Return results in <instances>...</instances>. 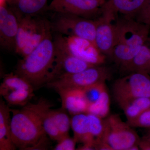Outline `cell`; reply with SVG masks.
I'll use <instances>...</instances> for the list:
<instances>
[{"mask_svg": "<svg viewBox=\"0 0 150 150\" xmlns=\"http://www.w3.org/2000/svg\"><path fill=\"white\" fill-rule=\"evenodd\" d=\"M34 90L16 91L10 92L2 96L5 101L12 105L25 106L34 96Z\"/></svg>", "mask_w": 150, "mask_h": 150, "instance_id": "cell-25", "label": "cell"}, {"mask_svg": "<svg viewBox=\"0 0 150 150\" xmlns=\"http://www.w3.org/2000/svg\"><path fill=\"white\" fill-rule=\"evenodd\" d=\"M126 150H140V149L139 146L137 145V146H135L133 147Z\"/></svg>", "mask_w": 150, "mask_h": 150, "instance_id": "cell-37", "label": "cell"}, {"mask_svg": "<svg viewBox=\"0 0 150 150\" xmlns=\"http://www.w3.org/2000/svg\"><path fill=\"white\" fill-rule=\"evenodd\" d=\"M146 0H108L102 8V13L115 16L118 14L134 18L141 10Z\"/></svg>", "mask_w": 150, "mask_h": 150, "instance_id": "cell-17", "label": "cell"}, {"mask_svg": "<svg viewBox=\"0 0 150 150\" xmlns=\"http://www.w3.org/2000/svg\"><path fill=\"white\" fill-rule=\"evenodd\" d=\"M122 70L129 74L141 73L150 74V48L146 43Z\"/></svg>", "mask_w": 150, "mask_h": 150, "instance_id": "cell-20", "label": "cell"}, {"mask_svg": "<svg viewBox=\"0 0 150 150\" xmlns=\"http://www.w3.org/2000/svg\"><path fill=\"white\" fill-rule=\"evenodd\" d=\"M149 132H150V131H149Z\"/></svg>", "mask_w": 150, "mask_h": 150, "instance_id": "cell-39", "label": "cell"}, {"mask_svg": "<svg viewBox=\"0 0 150 150\" xmlns=\"http://www.w3.org/2000/svg\"><path fill=\"white\" fill-rule=\"evenodd\" d=\"M110 77V71L107 68L95 66L80 72L59 77L45 86L56 91L68 89H83L98 83L105 82Z\"/></svg>", "mask_w": 150, "mask_h": 150, "instance_id": "cell-6", "label": "cell"}, {"mask_svg": "<svg viewBox=\"0 0 150 150\" xmlns=\"http://www.w3.org/2000/svg\"><path fill=\"white\" fill-rule=\"evenodd\" d=\"M104 134L102 142L113 150H126L139 145L140 139L129 124L117 115L104 120Z\"/></svg>", "mask_w": 150, "mask_h": 150, "instance_id": "cell-4", "label": "cell"}, {"mask_svg": "<svg viewBox=\"0 0 150 150\" xmlns=\"http://www.w3.org/2000/svg\"><path fill=\"white\" fill-rule=\"evenodd\" d=\"M18 20L16 16L7 4H0V45L8 51L15 52Z\"/></svg>", "mask_w": 150, "mask_h": 150, "instance_id": "cell-12", "label": "cell"}, {"mask_svg": "<svg viewBox=\"0 0 150 150\" xmlns=\"http://www.w3.org/2000/svg\"><path fill=\"white\" fill-rule=\"evenodd\" d=\"M124 112L128 122L136 119L150 107V98H137L118 103Z\"/></svg>", "mask_w": 150, "mask_h": 150, "instance_id": "cell-21", "label": "cell"}, {"mask_svg": "<svg viewBox=\"0 0 150 150\" xmlns=\"http://www.w3.org/2000/svg\"><path fill=\"white\" fill-rule=\"evenodd\" d=\"M53 37L55 44V58L47 83L64 75L80 72L95 67L71 54L65 47L61 35L56 33Z\"/></svg>", "mask_w": 150, "mask_h": 150, "instance_id": "cell-8", "label": "cell"}, {"mask_svg": "<svg viewBox=\"0 0 150 150\" xmlns=\"http://www.w3.org/2000/svg\"><path fill=\"white\" fill-rule=\"evenodd\" d=\"M131 127L150 129V107L144 111L136 119L128 122Z\"/></svg>", "mask_w": 150, "mask_h": 150, "instance_id": "cell-29", "label": "cell"}, {"mask_svg": "<svg viewBox=\"0 0 150 150\" xmlns=\"http://www.w3.org/2000/svg\"><path fill=\"white\" fill-rule=\"evenodd\" d=\"M87 115L89 134L94 147L97 144L102 142L104 134V120L91 113H87Z\"/></svg>", "mask_w": 150, "mask_h": 150, "instance_id": "cell-24", "label": "cell"}, {"mask_svg": "<svg viewBox=\"0 0 150 150\" xmlns=\"http://www.w3.org/2000/svg\"><path fill=\"white\" fill-rule=\"evenodd\" d=\"M117 16L103 12L95 19L96 26L95 42L105 56H111L116 43L115 20Z\"/></svg>", "mask_w": 150, "mask_h": 150, "instance_id": "cell-11", "label": "cell"}, {"mask_svg": "<svg viewBox=\"0 0 150 150\" xmlns=\"http://www.w3.org/2000/svg\"><path fill=\"white\" fill-rule=\"evenodd\" d=\"M76 143L74 138L69 136L57 142L53 150H75Z\"/></svg>", "mask_w": 150, "mask_h": 150, "instance_id": "cell-31", "label": "cell"}, {"mask_svg": "<svg viewBox=\"0 0 150 150\" xmlns=\"http://www.w3.org/2000/svg\"><path fill=\"white\" fill-rule=\"evenodd\" d=\"M105 0H53L47 11L72 15L89 19L100 16Z\"/></svg>", "mask_w": 150, "mask_h": 150, "instance_id": "cell-9", "label": "cell"}, {"mask_svg": "<svg viewBox=\"0 0 150 150\" xmlns=\"http://www.w3.org/2000/svg\"><path fill=\"white\" fill-rule=\"evenodd\" d=\"M140 150H150V144L144 139L140 140L139 145Z\"/></svg>", "mask_w": 150, "mask_h": 150, "instance_id": "cell-33", "label": "cell"}, {"mask_svg": "<svg viewBox=\"0 0 150 150\" xmlns=\"http://www.w3.org/2000/svg\"><path fill=\"white\" fill-rule=\"evenodd\" d=\"M28 90H34V88L26 80L15 73L7 74L3 78L0 86L1 96L10 92Z\"/></svg>", "mask_w": 150, "mask_h": 150, "instance_id": "cell-22", "label": "cell"}, {"mask_svg": "<svg viewBox=\"0 0 150 150\" xmlns=\"http://www.w3.org/2000/svg\"><path fill=\"white\" fill-rule=\"evenodd\" d=\"M106 90L105 82L98 83L83 88L85 96L89 105L97 101Z\"/></svg>", "mask_w": 150, "mask_h": 150, "instance_id": "cell-28", "label": "cell"}, {"mask_svg": "<svg viewBox=\"0 0 150 150\" xmlns=\"http://www.w3.org/2000/svg\"><path fill=\"white\" fill-rule=\"evenodd\" d=\"M94 148L96 150H113L103 142L97 144Z\"/></svg>", "mask_w": 150, "mask_h": 150, "instance_id": "cell-34", "label": "cell"}, {"mask_svg": "<svg viewBox=\"0 0 150 150\" xmlns=\"http://www.w3.org/2000/svg\"><path fill=\"white\" fill-rule=\"evenodd\" d=\"M113 96L117 103L137 98H150L149 75L132 73L115 81L112 87Z\"/></svg>", "mask_w": 150, "mask_h": 150, "instance_id": "cell-7", "label": "cell"}, {"mask_svg": "<svg viewBox=\"0 0 150 150\" xmlns=\"http://www.w3.org/2000/svg\"><path fill=\"white\" fill-rule=\"evenodd\" d=\"M11 109L3 99L0 100V150H17L11 131Z\"/></svg>", "mask_w": 150, "mask_h": 150, "instance_id": "cell-18", "label": "cell"}, {"mask_svg": "<svg viewBox=\"0 0 150 150\" xmlns=\"http://www.w3.org/2000/svg\"><path fill=\"white\" fill-rule=\"evenodd\" d=\"M55 51L51 32L31 53L18 61L14 73L28 81L34 89L45 86L53 68Z\"/></svg>", "mask_w": 150, "mask_h": 150, "instance_id": "cell-1", "label": "cell"}, {"mask_svg": "<svg viewBox=\"0 0 150 150\" xmlns=\"http://www.w3.org/2000/svg\"><path fill=\"white\" fill-rule=\"evenodd\" d=\"M71 127L74 133V139L76 142L82 143L85 146L93 147L89 134L87 113L73 115L71 119Z\"/></svg>", "mask_w": 150, "mask_h": 150, "instance_id": "cell-19", "label": "cell"}, {"mask_svg": "<svg viewBox=\"0 0 150 150\" xmlns=\"http://www.w3.org/2000/svg\"><path fill=\"white\" fill-rule=\"evenodd\" d=\"M54 13L50 20L52 33L64 36L82 38L95 43V19L67 14Z\"/></svg>", "mask_w": 150, "mask_h": 150, "instance_id": "cell-3", "label": "cell"}, {"mask_svg": "<svg viewBox=\"0 0 150 150\" xmlns=\"http://www.w3.org/2000/svg\"><path fill=\"white\" fill-rule=\"evenodd\" d=\"M61 35L65 47L74 56L94 66H100L105 62V56L92 41L76 36Z\"/></svg>", "mask_w": 150, "mask_h": 150, "instance_id": "cell-10", "label": "cell"}, {"mask_svg": "<svg viewBox=\"0 0 150 150\" xmlns=\"http://www.w3.org/2000/svg\"><path fill=\"white\" fill-rule=\"evenodd\" d=\"M34 17L25 16L18 18V27L17 34L15 53L21 55L29 39L32 31Z\"/></svg>", "mask_w": 150, "mask_h": 150, "instance_id": "cell-23", "label": "cell"}, {"mask_svg": "<svg viewBox=\"0 0 150 150\" xmlns=\"http://www.w3.org/2000/svg\"><path fill=\"white\" fill-rule=\"evenodd\" d=\"M7 4L18 18L25 16H39L47 11L48 0H6Z\"/></svg>", "mask_w": 150, "mask_h": 150, "instance_id": "cell-15", "label": "cell"}, {"mask_svg": "<svg viewBox=\"0 0 150 150\" xmlns=\"http://www.w3.org/2000/svg\"><path fill=\"white\" fill-rule=\"evenodd\" d=\"M93 147L88 146H85L79 150H96L95 149H94Z\"/></svg>", "mask_w": 150, "mask_h": 150, "instance_id": "cell-36", "label": "cell"}, {"mask_svg": "<svg viewBox=\"0 0 150 150\" xmlns=\"http://www.w3.org/2000/svg\"><path fill=\"white\" fill-rule=\"evenodd\" d=\"M62 100V108L73 115L87 113L88 103L83 89H62L56 91Z\"/></svg>", "mask_w": 150, "mask_h": 150, "instance_id": "cell-13", "label": "cell"}, {"mask_svg": "<svg viewBox=\"0 0 150 150\" xmlns=\"http://www.w3.org/2000/svg\"><path fill=\"white\" fill-rule=\"evenodd\" d=\"M116 44L138 53L149 38L150 25L131 17L117 16L115 20Z\"/></svg>", "mask_w": 150, "mask_h": 150, "instance_id": "cell-5", "label": "cell"}, {"mask_svg": "<svg viewBox=\"0 0 150 150\" xmlns=\"http://www.w3.org/2000/svg\"><path fill=\"white\" fill-rule=\"evenodd\" d=\"M51 32L50 20L40 16L34 17L32 31L21 55L22 58L31 53Z\"/></svg>", "mask_w": 150, "mask_h": 150, "instance_id": "cell-16", "label": "cell"}, {"mask_svg": "<svg viewBox=\"0 0 150 150\" xmlns=\"http://www.w3.org/2000/svg\"><path fill=\"white\" fill-rule=\"evenodd\" d=\"M133 18L139 22L150 25V0H146L142 8Z\"/></svg>", "mask_w": 150, "mask_h": 150, "instance_id": "cell-30", "label": "cell"}, {"mask_svg": "<svg viewBox=\"0 0 150 150\" xmlns=\"http://www.w3.org/2000/svg\"><path fill=\"white\" fill-rule=\"evenodd\" d=\"M49 144L48 137L46 135L36 144L17 150H50Z\"/></svg>", "mask_w": 150, "mask_h": 150, "instance_id": "cell-32", "label": "cell"}, {"mask_svg": "<svg viewBox=\"0 0 150 150\" xmlns=\"http://www.w3.org/2000/svg\"><path fill=\"white\" fill-rule=\"evenodd\" d=\"M143 139L147 141L150 144V132H149L148 134H146L144 137H143Z\"/></svg>", "mask_w": 150, "mask_h": 150, "instance_id": "cell-35", "label": "cell"}, {"mask_svg": "<svg viewBox=\"0 0 150 150\" xmlns=\"http://www.w3.org/2000/svg\"><path fill=\"white\" fill-rule=\"evenodd\" d=\"M32 105L47 137L51 140L57 142L64 139L59 132L53 118L52 109L50 103L45 99L41 98L36 103H32Z\"/></svg>", "mask_w": 150, "mask_h": 150, "instance_id": "cell-14", "label": "cell"}, {"mask_svg": "<svg viewBox=\"0 0 150 150\" xmlns=\"http://www.w3.org/2000/svg\"><path fill=\"white\" fill-rule=\"evenodd\" d=\"M149 40H150V38H149ZM149 47H150V46H149Z\"/></svg>", "mask_w": 150, "mask_h": 150, "instance_id": "cell-38", "label": "cell"}, {"mask_svg": "<svg viewBox=\"0 0 150 150\" xmlns=\"http://www.w3.org/2000/svg\"><path fill=\"white\" fill-rule=\"evenodd\" d=\"M11 111L12 137L17 149L36 144L46 136L31 103Z\"/></svg>", "mask_w": 150, "mask_h": 150, "instance_id": "cell-2", "label": "cell"}, {"mask_svg": "<svg viewBox=\"0 0 150 150\" xmlns=\"http://www.w3.org/2000/svg\"><path fill=\"white\" fill-rule=\"evenodd\" d=\"M63 108L52 109V114L55 123L63 138L69 137L71 127V119Z\"/></svg>", "mask_w": 150, "mask_h": 150, "instance_id": "cell-27", "label": "cell"}, {"mask_svg": "<svg viewBox=\"0 0 150 150\" xmlns=\"http://www.w3.org/2000/svg\"><path fill=\"white\" fill-rule=\"evenodd\" d=\"M110 99L106 90L96 102L89 105L87 113L103 118L108 116L110 112Z\"/></svg>", "mask_w": 150, "mask_h": 150, "instance_id": "cell-26", "label": "cell"}]
</instances>
